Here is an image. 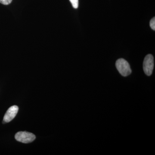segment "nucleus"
<instances>
[{"label": "nucleus", "instance_id": "1", "mask_svg": "<svg viewBox=\"0 0 155 155\" xmlns=\"http://www.w3.org/2000/svg\"><path fill=\"white\" fill-rule=\"evenodd\" d=\"M116 66L120 74L124 77L128 76L131 73L130 65L125 59H118L116 61Z\"/></svg>", "mask_w": 155, "mask_h": 155}, {"label": "nucleus", "instance_id": "2", "mask_svg": "<svg viewBox=\"0 0 155 155\" xmlns=\"http://www.w3.org/2000/svg\"><path fill=\"white\" fill-rule=\"evenodd\" d=\"M15 138L17 141L22 143H28L32 142L36 138V137L33 134L27 131H19L15 136Z\"/></svg>", "mask_w": 155, "mask_h": 155}, {"label": "nucleus", "instance_id": "3", "mask_svg": "<svg viewBox=\"0 0 155 155\" xmlns=\"http://www.w3.org/2000/svg\"><path fill=\"white\" fill-rule=\"evenodd\" d=\"M154 68V58L152 54L146 56L143 62V69L146 75L150 76L153 73Z\"/></svg>", "mask_w": 155, "mask_h": 155}, {"label": "nucleus", "instance_id": "4", "mask_svg": "<svg viewBox=\"0 0 155 155\" xmlns=\"http://www.w3.org/2000/svg\"><path fill=\"white\" fill-rule=\"evenodd\" d=\"M19 110V108L17 106H12L9 108L4 117V122H9L12 121L16 116Z\"/></svg>", "mask_w": 155, "mask_h": 155}, {"label": "nucleus", "instance_id": "5", "mask_svg": "<svg viewBox=\"0 0 155 155\" xmlns=\"http://www.w3.org/2000/svg\"><path fill=\"white\" fill-rule=\"evenodd\" d=\"M72 4V7L75 9H77L78 7V0H69Z\"/></svg>", "mask_w": 155, "mask_h": 155}, {"label": "nucleus", "instance_id": "6", "mask_svg": "<svg viewBox=\"0 0 155 155\" xmlns=\"http://www.w3.org/2000/svg\"><path fill=\"white\" fill-rule=\"evenodd\" d=\"M150 26L153 30H155V17L151 19L150 22Z\"/></svg>", "mask_w": 155, "mask_h": 155}, {"label": "nucleus", "instance_id": "7", "mask_svg": "<svg viewBox=\"0 0 155 155\" xmlns=\"http://www.w3.org/2000/svg\"><path fill=\"white\" fill-rule=\"evenodd\" d=\"M12 2V0H0V3L4 5H8Z\"/></svg>", "mask_w": 155, "mask_h": 155}]
</instances>
